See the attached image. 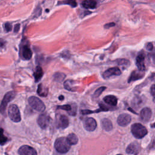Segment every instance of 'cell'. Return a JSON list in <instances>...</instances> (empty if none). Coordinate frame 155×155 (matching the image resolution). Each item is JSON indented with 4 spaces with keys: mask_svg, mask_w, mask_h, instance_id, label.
I'll use <instances>...</instances> for the list:
<instances>
[{
    "mask_svg": "<svg viewBox=\"0 0 155 155\" xmlns=\"http://www.w3.org/2000/svg\"><path fill=\"white\" fill-rule=\"evenodd\" d=\"M151 115L152 112L151 109L148 107H145L140 111V119L142 122H146L150 119Z\"/></svg>",
    "mask_w": 155,
    "mask_h": 155,
    "instance_id": "cell-11",
    "label": "cell"
},
{
    "mask_svg": "<svg viewBox=\"0 0 155 155\" xmlns=\"http://www.w3.org/2000/svg\"><path fill=\"white\" fill-rule=\"evenodd\" d=\"M65 77V75L64 73H58V72L56 73L53 76V78H54V80L56 81H58V82L62 81L64 79Z\"/></svg>",
    "mask_w": 155,
    "mask_h": 155,
    "instance_id": "cell-25",
    "label": "cell"
},
{
    "mask_svg": "<svg viewBox=\"0 0 155 155\" xmlns=\"http://www.w3.org/2000/svg\"><path fill=\"white\" fill-rule=\"evenodd\" d=\"M72 107L71 105H68V104H65V105H59L58 107V108L59 109H62V110H65L67 111H68V113L70 112L72 110Z\"/></svg>",
    "mask_w": 155,
    "mask_h": 155,
    "instance_id": "cell-27",
    "label": "cell"
},
{
    "mask_svg": "<svg viewBox=\"0 0 155 155\" xmlns=\"http://www.w3.org/2000/svg\"><path fill=\"white\" fill-rule=\"evenodd\" d=\"M7 140V137H5L3 134V130L1 128V144L2 145Z\"/></svg>",
    "mask_w": 155,
    "mask_h": 155,
    "instance_id": "cell-28",
    "label": "cell"
},
{
    "mask_svg": "<svg viewBox=\"0 0 155 155\" xmlns=\"http://www.w3.org/2000/svg\"><path fill=\"white\" fill-rule=\"evenodd\" d=\"M8 114L10 119L15 122H19L21 120V116L20 114L18 107L15 104H12L8 108Z\"/></svg>",
    "mask_w": 155,
    "mask_h": 155,
    "instance_id": "cell-4",
    "label": "cell"
},
{
    "mask_svg": "<svg viewBox=\"0 0 155 155\" xmlns=\"http://www.w3.org/2000/svg\"><path fill=\"white\" fill-rule=\"evenodd\" d=\"M150 93L153 96H155V84L153 85L150 88Z\"/></svg>",
    "mask_w": 155,
    "mask_h": 155,
    "instance_id": "cell-30",
    "label": "cell"
},
{
    "mask_svg": "<svg viewBox=\"0 0 155 155\" xmlns=\"http://www.w3.org/2000/svg\"><path fill=\"white\" fill-rule=\"evenodd\" d=\"M139 148V145L137 142H133L130 143L127 148L126 151L128 154H133L136 153Z\"/></svg>",
    "mask_w": 155,
    "mask_h": 155,
    "instance_id": "cell-19",
    "label": "cell"
},
{
    "mask_svg": "<svg viewBox=\"0 0 155 155\" xmlns=\"http://www.w3.org/2000/svg\"><path fill=\"white\" fill-rule=\"evenodd\" d=\"M28 101L31 107L38 112L44 111L45 109V106L43 102L36 96H30L28 98Z\"/></svg>",
    "mask_w": 155,
    "mask_h": 155,
    "instance_id": "cell-3",
    "label": "cell"
},
{
    "mask_svg": "<svg viewBox=\"0 0 155 155\" xmlns=\"http://www.w3.org/2000/svg\"><path fill=\"white\" fill-rule=\"evenodd\" d=\"M101 125L102 128L107 131H109L113 128V124L111 121L107 118H104L101 120Z\"/></svg>",
    "mask_w": 155,
    "mask_h": 155,
    "instance_id": "cell-17",
    "label": "cell"
},
{
    "mask_svg": "<svg viewBox=\"0 0 155 155\" xmlns=\"http://www.w3.org/2000/svg\"><path fill=\"white\" fill-rule=\"evenodd\" d=\"M104 101L111 106H116L117 103V99L115 96L113 95H108L104 97Z\"/></svg>",
    "mask_w": 155,
    "mask_h": 155,
    "instance_id": "cell-16",
    "label": "cell"
},
{
    "mask_svg": "<svg viewBox=\"0 0 155 155\" xmlns=\"http://www.w3.org/2000/svg\"><path fill=\"white\" fill-rule=\"evenodd\" d=\"M69 121L68 117L65 115H61L58 120V127L61 128H65L68 126Z\"/></svg>",
    "mask_w": 155,
    "mask_h": 155,
    "instance_id": "cell-14",
    "label": "cell"
},
{
    "mask_svg": "<svg viewBox=\"0 0 155 155\" xmlns=\"http://www.w3.org/2000/svg\"><path fill=\"white\" fill-rule=\"evenodd\" d=\"M106 87H104V86H103V87H99V88H98L96 91H95V92L94 93V94H93V97H98L101 94H102V93L106 89Z\"/></svg>",
    "mask_w": 155,
    "mask_h": 155,
    "instance_id": "cell-24",
    "label": "cell"
},
{
    "mask_svg": "<svg viewBox=\"0 0 155 155\" xmlns=\"http://www.w3.org/2000/svg\"><path fill=\"white\" fill-rule=\"evenodd\" d=\"M33 75H34L36 82L39 81L41 79V78L42 77V75H43V71H42V68L40 66L36 67V68L34 71Z\"/></svg>",
    "mask_w": 155,
    "mask_h": 155,
    "instance_id": "cell-20",
    "label": "cell"
},
{
    "mask_svg": "<svg viewBox=\"0 0 155 155\" xmlns=\"http://www.w3.org/2000/svg\"><path fill=\"white\" fill-rule=\"evenodd\" d=\"M82 6L87 9H93L96 7L97 2L95 1L86 0L81 2Z\"/></svg>",
    "mask_w": 155,
    "mask_h": 155,
    "instance_id": "cell-18",
    "label": "cell"
},
{
    "mask_svg": "<svg viewBox=\"0 0 155 155\" xmlns=\"http://www.w3.org/2000/svg\"><path fill=\"white\" fill-rule=\"evenodd\" d=\"M117 64L120 65H124V66H128L130 65V62L128 60L125 59H120L117 60Z\"/></svg>",
    "mask_w": 155,
    "mask_h": 155,
    "instance_id": "cell-26",
    "label": "cell"
},
{
    "mask_svg": "<svg viewBox=\"0 0 155 155\" xmlns=\"http://www.w3.org/2000/svg\"><path fill=\"white\" fill-rule=\"evenodd\" d=\"M67 138L71 145H76L78 142V138L74 133L69 134Z\"/></svg>",
    "mask_w": 155,
    "mask_h": 155,
    "instance_id": "cell-22",
    "label": "cell"
},
{
    "mask_svg": "<svg viewBox=\"0 0 155 155\" xmlns=\"http://www.w3.org/2000/svg\"><path fill=\"white\" fill-rule=\"evenodd\" d=\"M73 81L71 80H67L64 82V87L70 91H73L74 90L73 89Z\"/></svg>",
    "mask_w": 155,
    "mask_h": 155,
    "instance_id": "cell-23",
    "label": "cell"
},
{
    "mask_svg": "<svg viewBox=\"0 0 155 155\" xmlns=\"http://www.w3.org/2000/svg\"><path fill=\"white\" fill-rule=\"evenodd\" d=\"M97 126L96 120L93 117H88L84 121V127L85 129L88 131H94Z\"/></svg>",
    "mask_w": 155,
    "mask_h": 155,
    "instance_id": "cell-7",
    "label": "cell"
},
{
    "mask_svg": "<svg viewBox=\"0 0 155 155\" xmlns=\"http://www.w3.org/2000/svg\"><path fill=\"white\" fill-rule=\"evenodd\" d=\"M117 155H122V154H117Z\"/></svg>",
    "mask_w": 155,
    "mask_h": 155,
    "instance_id": "cell-38",
    "label": "cell"
},
{
    "mask_svg": "<svg viewBox=\"0 0 155 155\" xmlns=\"http://www.w3.org/2000/svg\"><path fill=\"white\" fill-rule=\"evenodd\" d=\"M71 144L67 140V138L61 137L58 138L54 142V148L56 151L60 153H65L70 148Z\"/></svg>",
    "mask_w": 155,
    "mask_h": 155,
    "instance_id": "cell-1",
    "label": "cell"
},
{
    "mask_svg": "<svg viewBox=\"0 0 155 155\" xmlns=\"http://www.w3.org/2000/svg\"><path fill=\"white\" fill-rule=\"evenodd\" d=\"M144 71H140V70H134L133 71H132V73H131L128 79V82H131L135 81H137L138 79H140L141 78H142L144 76Z\"/></svg>",
    "mask_w": 155,
    "mask_h": 155,
    "instance_id": "cell-13",
    "label": "cell"
},
{
    "mask_svg": "<svg viewBox=\"0 0 155 155\" xmlns=\"http://www.w3.org/2000/svg\"><path fill=\"white\" fill-rule=\"evenodd\" d=\"M19 155H37L36 151L31 147L28 145H23L18 150Z\"/></svg>",
    "mask_w": 155,
    "mask_h": 155,
    "instance_id": "cell-9",
    "label": "cell"
},
{
    "mask_svg": "<svg viewBox=\"0 0 155 155\" xmlns=\"http://www.w3.org/2000/svg\"><path fill=\"white\" fill-rule=\"evenodd\" d=\"M19 27H20V25L19 24H16V25L15 26V30H14V31L15 33H17L19 29Z\"/></svg>",
    "mask_w": 155,
    "mask_h": 155,
    "instance_id": "cell-34",
    "label": "cell"
},
{
    "mask_svg": "<svg viewBox=\"0 0 155 155\" xmlns=\"http://www.w3.org/2000/svg\"><path fill=\"white\" fill-rule=\"evenodd\" d=\"M59 100H62V99H64V96H60L59 97Z\"/></svg>",
    "mask_w": 155,
    "mask_h": 155,
    "instance_id": "cell-36",
    "label": "cell"
},
{
    "mask_svg": "<svg viewBox=\"0 0 155 155\" xmlns=\"http://www.w3.org/2000/svg\"><path fill=\"white\" fill-rule=\"evenodd\" d=\"M4 28H5V30L8 32V31H11L12 28V25L9 22H6L5 24H4Z\"/></svg>",
    "mask_w": 155,
    "mask_h": 155,
    "instance_id": "cell-29",
    "label": "cell"
},
{
    "mask_svg": "<svg viewBox=\"0 0 155 155\" xmlns=\"http://www.w3.org/2000/svg\"><path fill=\"white\" fill-rule=\"evenodd\" d=\"M136 64L139 70L144 71L145 69V56L143 53H139L137 56L136 60Z\"/></svg>",
    "mask_w": 155,
    "mask_h": 155,
    "instance_id": "cell-12",
    "label": "cell"
},
{
    "mask_svg": "<svg viewBox=\"0 0 155 155\" xmlns=\"http://www.w3.org/2000/svg\"><path fill=\"white\" fill-rule=\"evenodd\" d=\"M145 47H146V48H147V50H153V44H152L151 43H148V44H147Z\"/></svg>",
    "mask_w": 155,
    "mask_h": 155,
    "instance_id": "cell-32",
    "label": "cell"
},
{
    "mask_svg": "<svg viewBox=\"0 0 155 155\" xmlns=\"http://www.w3.org/2000/svg\"><path fill=\"white\" fill-rule=\"evenodd\" d=\"M37 122L38 124L39 125V126L42 128V129H45L48 127V125H49V122H50V118L48 117V116L44 113L41 114L37 119Z\"/></svg>",
    "mask_w": 155,
    "mask_h": 155,
    "instance_id": "cell-6",
    "label": "cell"
},
{
    "mask_svg": "<svg viewBox=\"0 0 155 155\" xmlns=\"http://www.w3.org/2000/svg\"><path fill=\"white\" fill-rule=\"evenodd\" d=\"M65 3L67 4L70 5L71 6H72V7H76V5H77V4H76V2L75 1H67V2H65Z\"/></svg>",
    "mask_w": 155,
    "mask_h": 155,
    "instance_id": "cell-31",
    "label": "cell"
},
{
    "mask_svg": "<svg viewBox=\"0 0 155 155\" xmlns=\"http://www.w3.org/2000/svg\"><path fill=\"white\" fill-rule=\"evenodd\" d=\"M115 25V24L114 22H112V23H108V24H106L104 26L105 28H109L110 27H113Z\"/></svg>",
    "mask_w": 155,
    "mask_h": 155,
    "instance_id": "cell-33",
    "label": "cell"
},
{
    "mask_svg": "<svg viewBox=\"0 0 155 155\" xmlns=\"http://www.w3.org/2000/svg\"><path fill=\"white\" fill-rule=\"evenodd\" d=\"M121 74V70L118 67H112L105 70L102 74V76L104 79L110 78L113 76H119Z\"/></svg>",
    "mask_w": 155,
    "mask_h": 155,
    "instance_id": "cell-8",
    "label": "cell"
},
{
    "mask_svg": "<svg viewBox=\"0 0 155 155\" xmlns=\"http://www.w3.org/2000/svg\"><path fill=\"white\" fill-rule=\"evenodd\" d=\"M131 131L133 135L137 139L143 138L148 133L147 128L139 123L133 124L131 127Z\"/></svg>",
    "mask_w": 155,
    "mask_h": 155,
    "instance_id": "cell-2",
    "label": "cell"
},
{
    "mask_svg": "<svg viewBox=\"0 0 155 155\" xmlns=\"http://www.w3.org/2000/svg\"><path fill=\"white\" fill-rule=\"evenodd\" d=\"M131 117L130 114L127 113H123L120 114L117 119V124L121 127H125L131 122Z\"/></svg>",
    "mask_w": 155,
    "mask_h": 155,
    "instance_id": "cell-10",
    "label": "cell"
},
{
    "mask_svg": "<svg viewBox=\"0 0 155 155\" xmlns=\"http://www.w3.org/2000/svg\"><path fill=\"white\" fill-rule=\"evenodd\" d=\"M151 79H152V80H155V74H154L152 75Z\"/></svg>",
    "mask_w": 155,
    "mask_h": 155,
    "instance_id": "cell-35",
    "label": "cell"
},
{
    "mask_svg": "<svg viewBox=\"0 0 155 155\" xmlns=\"http://www.w3.org/2000/svg\"><path fill=\"white\" fill-rule=\"evenodd\" d=\"M38 94L41 96H47L48 94V89L47 88H45L42 86L41 84H40L38 85V90H37Z\"/></svg>",
    "mask_w": 155,
    "mask_h": 155,
    "instance_id": "cell-21",
    "label": "cell"
},
{
    "mask_svg": "<svg viewBox=\"0 0 155 155\" xmlns=\"http://www.w3.org/2000/svg\"><path fill=\"white\" fill-rule=\"evenodd\" d=\"M22 56L25 60H29L32 56V52L31 49L27 45L23 46L22 49Z\"/></svg>",
    "mask_w": 155,
    "mask_h": 155,
    "instance_id": "cell-15",
    "label": "cell"
},
{
    "mask_svg": "<svg viewBox=\"0 0 155 155\" xmlns=\"http://www.w3.org/2000/svg\"><path fill=\"white\" fill-rule=\"evenodd\" d=\"M16 93L14 91H10L7 92L4 96L1 103V107H0V111L2 114L4 115L5 114V110L7 106V104L9 102L12 101L15 97Z\"/></svg>",
    "mask_w": 155,
    "mask_h": 155,
    "instance_id": "cell-5",
    "label": "cell"
},
{
    "mask_svg": "<svg viewBox=\"0 0 155 155\" xmlns=\"http://www.w3.org/2000/svg\"><path fill=\"white\" fill-rule=\"evenodd\" d=\"M151 127H153V128H155V122L151 125Z\"/></svg>",
    "mask_w": 155,
    "mask_h": 155,
    "instance_id": "cell-37",
    "label": "cell"
}]
</instances>
